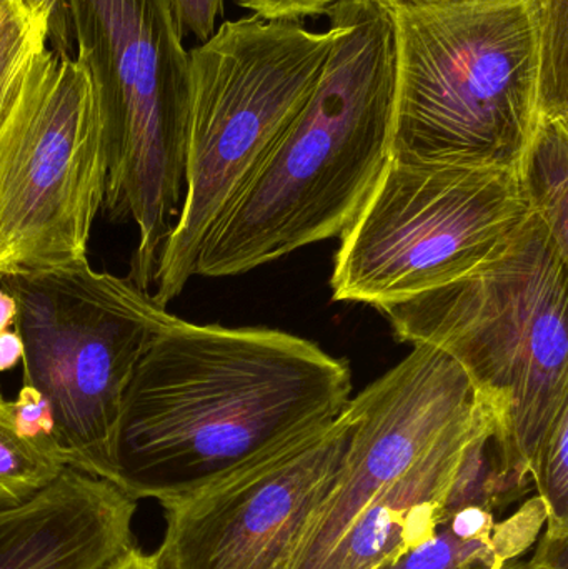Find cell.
<instances>
[{
    "label": "cell",
    "instance_id": "4",
    "mask_svg": "<svg viewBox=\"0 0 568 569\" xmlns=\"http://www.w3.org/2000/svg\"><path fill=\"white\" fill-rule=\"evenodd\" d=\"M392 7V156L516 170L540 122L536 0Z\"/></svg>",
    "mask_w": 568,
    "mask_h": 569
},
{
    "label": "cell",
    "instance_id": "9",
    "mask_svg": "<svg viewBox=\"0 0 568 569\" xmlns=\"http://www.w3.org/2000/svg\"><path fill=\"white\" fill-rule=\"evenodd\" d=\"M106 180L90 73L47 47L0 113V282L87 260Z\"/></svg>",
    "mask_w": 568,
    "mask_h": 569
},
{
    "label": "cell",
    "instance_id": "24",
    "mask_svg": "<svg viewBox=\"0 0 568 569\" xmlns=\"http://www.w3.org/2000/svg\"><path fill=\"white\" fill-rule=\"evenodd\" d=\"M23 358V341L19 330L0 333V371H9Z\"/></svg>",
    "mask_w": 568,
    "mask_h": 569
},
{
    "label": "cell",
    "instance_id": "14",
    "mask_svg": "<svg viewBox=\"0 0 568 569\" xmlns=\"http://www.w3.org/2000/svg\"><path fill=\"white\" fill-rule=\"evenodd\" d=\"M516 172L530 213L568 256V119H540Z\"/></svg>",
    "mask_w": 568,
    "mask_h": 569
},
{
    "label": "cell",
    "instance_id": "16",
    "mask_svg": "<svg viewBox=\"0 0 568 569\" xmlns=\"http://www.w3.org/2000/svg\"><path fill=\"white\" fill-rule=\"evenodd\" d=\"M540 119H568V0H536Z\"/></svg>",
    "mask_w": 568,
    "mask_h": 569
},
{
    "label": "cell",
    "instance_id": "8",
    "mask_svg": "<svg viewBox=\"0 0 568 569\" xmlns=\"http://www.w3.org/2000/svg\"><path fill=\"white\" fill-rule=\"evenodd\" d=\"M529 216L514 169L390 156L339 237L333 300L382 310L457 282L502 252Z\"/></svg>",
    "mask_w": 568,
    "mask_h": 569
},
{
    "label": "cell",
    "instance_id": "2",
    "mask_svg": "<svg viewBox=\"0 0 568 569\" xmlns=\"http://www.w3.org/2000/svg\"><path fill=\"white\" fill-rule=\"evenodd\" d=\"M312 93L213 223L193 276H242L337 239L392 156L397 37L392 3L339 0Z\"/></svg>",
    "mask_w": 568,
    "mask_h": 569
},
{
    "label": "cell",
    "instance_id": "5",
    "mask_svg": "<svg viewBox=\"0 0 568 569\" xmlns=\"http://www.w3.org/2000/svg\"><path fill=\"white\" fill-rule=\"evenodd\" d=\"M330 47V29L252 13L190 50L183 199L152 283L162 307L196 277L207 233L309 99Z\"/></svg>",
    "mask_w": 568,
    "mask_h": 569
},
{
    "label": "cell",
    "instance_id": "7",
    "mask_svg": "<svg viewBox=\"0 0 568 569\" xmlns=\"http://www.w3.org/2000/svg\"><path fill=\"white\" fill-rule=\"evenodd\" d=\"M0 283L19 307L23 383L49 403L63 463L116 483L123 398L173 315L129 273L97 272L89 260Z\"/></svg>",
    "mask_w": 568,
    "mask_h": 569
},
{
    "label": "cell",
    "instance_id": "13",
    "mask_svg": "<svg viewBox=\"0 0 568 569\" xmlns=\"http://www.w3.org/2000/svg\"><path fill=\"white\" fill-rule=\"evenodd\" d=\"M546 520L537 495L502 521L487 508H460L429 540L377 569H527L524 558L536 547Z\"/></svg>",
    "mask_w": 568,
    "mask_h": 569
},
{
    "label": "cell",
    "instance_id": "21",
    "mask_svg": "<svg viewBox=\"0 0 568 569\" xmlns=\"http://www.w3.org/2000/svg\"><path fill=\"white\" fill-rule=\"evenodd\" d=\"M336 0H236L237 6L250 10L263 20H293L303 22L312 17L326 16Z\"/></svg>",
    "mask_w": 568,
    "mask_h": 569
},
{
    "label": "cell",
    "instance_id": "23",
    "mask_svg": "<svg viewBox=\"0 0 568 569\" xmlns=\"http://www.w3.org/2000/svg\"><path fill=\"white\" fill-rule=\"evenodd\" d=\"M568 540L540 535L536 543V553L527 560V569H568Z\"/></svg>",
    "mask_w": 568,
    "mask_h": 569
},
{
    "label": "cell",
    "instance_id": "18",
    "mask_svg": "<svg viewBox=\"0 0 568 569\" xmlns=\"http://www.w3.org/2000/svg\"><path fill=\"white\" fill-rule=\"evenodd\" d=\"M49 47V23L26 0H0V113L33 57Z\"/></svg>",
    "mask_w": 568,
    "mask_h": 569
},
{
    "label": "cell",
    "instance_id": "6",
    "mask_svg": "<svg viewBox=\"0 0 568 569\" xmlns=\"http://www.w3.org/2000/svg\"><path fill=\"white\" fill-rule=\"evenodd\" d=\"M107 152L102 210L137 229L129 276L149 290L183 199L189 50L170 0H67Z\"/></svg>",
    "mask_w": 568,
    "mask_h": 569
},
{
    "label": "cell",
    "instance_id": "20",
    "mask_svg": "<svg viewBox=\"0 0 568 569\" xmlns=\"http://www.w3.org/2000/svg\"><path fill=\"white\" fill-rule=\"evenodd\" d=\"M223 3L226 0H170L182 36H193L200 43L216 33Z\"/></svg>",
    "mask_w": 568,
    "mask_h": 569
},
{
    "label": "cell",
    "instance_id": "17",
    "mask_svg": "<svg viewBox=\"0 0 568 569\" xmlns=\"http://www.w3.org/2000/svg\"><path fill=\"white\" fill-rule=\"evenodd\" d=\"M532 481L546 508L544 535L568 540V407L560 411L537 450Z\"/></svg>",
    "mask_w": 568,
    "mask_h": 569
},
{
    "label": "cell",
    "instance_id": "10",
    "mask_svg": "<svg viewBox=\"0 0 568 569\" xmlns=\"http://www.w3.org/2000/svg\"><path fill=\"white\" fill-rule=\"evenodd\" d=\"M352 417L279 445L163 505L160 569H289L317 505L342 467Z\"/></svg>",
    "mask_w": 568,
    "mask_h": 569
},
{
    "label": "cell",
    "instance_id": "19",
    "mask_svg": "<svg viewBox=\"0 0 568 569\" xmlns=\"http://www.w3.org/2000/svg\"><path fill=\"white\" fill-rule=\"evenodd\" d=\"M12 405L20 433L47 457L66 467L62 457H60L59 448H57L52 413H50V407L46 398L39 391L33 390L30 385L23 383L19 397L16 401H12Z\"/></svg>",
    "mask_w": 568,
    "mask_h": 569
},
{
    "label": "cell",
    "instance_id": "25",
    "mask_svg": "<svg viewBox=\"0 0 568 569\" xmlns=\"http://www.w3.org/2000/svg\"><path fill=\"white\" fill-rule=\"evenodd\" d=\"M109 569H160L156 553H143L139 548L133 547L126 557L120 558L113 567Z\"/></svg>",
    "mask_w": 568,
    "mask_h": 569
},
{
    "label": "cell",
    "instance_id": "1",
    "mask_svg": "<svg viewBox=\"0 0 568 569\" xmlns=\"http://www.w3.org/2000/svg\"><path fill=\"white\" fill-rule=\"evenodd\" d=\"M350 398L349 365L313 341L173 315L123 398L113 485L163 507L330 423Z\"/></svg>",
    "mask_w": 568,
    "mask_h": 569
},
{
    "label": "cell",
    "instance_id": "11",
    "mask_svg": "<svg viewBox=\"0 0 568 569\" xmlns=\"http://www.w3.org/2000/svg\"><path fill=\"white\" fill-rule=\"evenodd\" d=\"M474 403L476 388L462 368L423 345L350 398L352 435L342 467L313 510L289 569H319L360 511L399 480Z\"/></svg>",
    "mask_w": 568,
    "mask_h": 569
},
{
    "label": "cell",
    "instance_id": "15",
    "mask_svg": "<svg viewBox=\"0 0 568 569\" xmlns=\"http://www.w3.org/2000/svg\"><path fill=\"white\" fill-rule=\"evenodd\" d=\"M63 468L20 433L12 401L0 390V508L26 503L53 483Z\"/></svg>",
    "mask_w": 568,
    "mask_h": 569
},
{
    "label": "cell",
    "instance_id": "12",
    "mask_svg": "<svg viewBox=\"0 0 568 569\" xmlns=\"http://www.w3.org/2000/svg\"><path fill=\"white\" fill-rule=\"evenodd\" d=\"M137 508L110 481L63 468L26 503L0 508V569H109L136 547Z\"/></svg>",
    "mask_w": 568,
    "mask_h": 569
},
{
    "label": "cell",
    "instance_id": "3",
    "mask_svg": "<svg viewBox=\"0 0 568 569\" xmlns=\"http://www.w3.org/2000/svg\"><path fill=\"white\" fill-rule=\"evenodd\" d=\"M400 341L452 358L500 415L517 465L534 458L568 407V256L530 213L479 269L382 308Z\"/></svg>",
    "mask_w": 568,
    "mask_h": 569
},
{
    "label": "cell",
    "instance_id": "26",
    "mask_svg": "<svg viewBox=\"0 0 568 569\" xmlns=\"http://www.w3.org/2000/svg\"><path fill=\"white\" fill-rule=\"evenodd\" d=\"M19 318V307H17L16 298L6 288H0V333L12 330Z\"/></svg>",
    "mask_w": 568,
    "mask_h": 569
},
{
    "label": "cell",
    "instance_id": "22",
    "mask_svg": "<svg viewBox=\"0 0 568 569\" xmlns=\"http://www.w3.org/2000/svg\"><path fill=\"white\" fill-rule=\"evenodd\" d=\"M29 9L49 23V47L57 53L76 52L67 0H26Z\"/></svg>",
    "mask_w": 568,
    "mask_h": 569
},
{
    "label": "cell",
    "instance_id": "27",
    "mask_svg": "<svg viewBox=\"0 0 568 569\" xmlns=\"http://www.w3.org/2000/svg\"><path fill=\"white\" fill-rule=\"evenodd\" d=\"M339 2V0H336ZM382 2L387 3H402V2H437V0H382Z\"/></svg>",
    "mask_w": 568,
    "mask_h": 569
}]
</instances>
